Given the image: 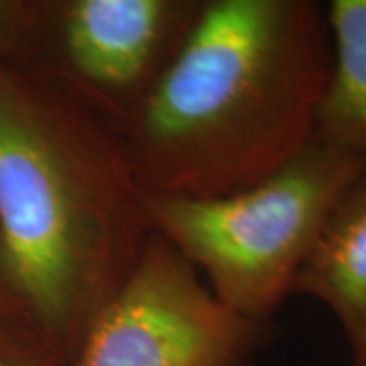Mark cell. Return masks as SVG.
<instances>
[{
	"label": "cell",
	"instance_id": "obj_1",
	"mask_svg": "<svg viewBox=\"0 0 366 366\" xmlns=\"http://www.w3.org/2000/svg\"><path fill=\"white\" fill-rule=\"evenodd\" d=\"M151 232L124 132L47 71L14 67L0 90V262L76 366Z\"/></svg>",
	"mask_w": 366,
	"mask_h": 366
},
{
	"label": "cell",
	"instance_id": "obj_2",
	"mask_svg": "<svg viewBox=\"0 0 366 366\" xmlns=\"http://www.w3.org/2000/svg\"><path fill=\"white\" fill-rule=\"evenodd\" d=\"M332 71L315 0H204L179 53L124 127L147 196L247 189L312 143Z\"/></svg>",
	"mask_w": 366,
	"mask_h": 366
},
{
	"label": "cell",
	"instance_id": "obj_3",
	"mask_svg": "<svg viewBox=\"0 0 366 366\" xmlns=\"http://www.w3.org/2000/svg\"><path fill=\"white\" fill-rule=\"evenodd\" d=\"M366 159L312 139L267 179L220 197L147 196L151 230L234 314L271 322Z\"/></svg>",
	"mask_w": 366,
	"mask_h": 366
},
{
	"label": "cell",
	"instance_id": "obj_4",
	"mask_svg": "<svg viewBox=\"0 0 366 366\" xmlns=\"http://www.w3.org/2000/svg\"><path fill=\"white\" fill-rule=\"evenodd\" d=\"M204 0H37L19 66L39 67L124 132Z\"/></svg>",
	"mask_w": 366,
	"mask_h": 366
},
{
	"label": "cell",
	"instance_id": "obj_5",
	"mask_svg": "<svg viewBox=\"0 0 366 366\" xmlns=\"http://www.w3.org/2000/svg\"><path fill=\"white\" fill-rule=\"evenodd\" d=\"M277 336L271 322L234 314L157 232L92 324L78 366H232Z\"/></svg>",
	"mask_w": 366,
	"mask_h": 366
},
{
	"label": "cell",
	"instance_id": "obj_6",
	"mask_svg": "<svg viewBox=\"0 0 366 366\" xmlns=\"http://www.w3.org/2000/svg\"><path fill=\"white\" fill-rule=\"evenodd\" d=\"M293 293L324 303L340 324L352 366H366V169L332 209Z\"/></svg>",
	"mask_w": 366,
	"mask_h": 366
},
{
	"label": "cell",
	"instance_id": "obj_7",
	"mask_svg": "<svg viewBox=\"0 0 366 366\" xmlns=\"http://www.w3.org/2000/svg\"><path fill=\"white\" fill-rule=\"evenodd\" d=\"M332 71L315 114V139L366 159V0H330Z\"/></svg>",
	"mask_w": 366,
	"mask_h": 366
},
{
	"label": "cell",
	"instance_id": "obj_8",
	"mask_svg": "<svg viewBox=\"0 0 366 366\" xmlns=\"http://www.w3.org/2000/svg\"><path fill=\"white\" fill-rule=\"evenodd\" d=\"M0 366H76L66 346L29 314L0 315Z\"/></svg>",
	"mask_w": 366,
	"mask_h": 366
},
{
	"label": "cell",
	"instance_id": "obj_9",
	"mask_svg": "<svg viewBox=\"0 0 366 366\" xmlns=\"http://www.w3.org/2000/svg\"><path fill=\"white\" fill-rule=\"evenodd\" d=\"M33 13L35 0H0V90L13 76Z\"/></svg>",
	"mask_w": 366,
	"mask_h": 366
},
{
	"label": "cell",
	"instance_id": "obj_10",
	"mask_svg": "<svg viewBox=\"0 0 366 366\" xmlns=\"http://www.w3.org/2000/svg\"><path fill=\"white\" fill-rule=\"evenodd\" d=\"M13 314H26L21 307V303L16 301L14 293L11 291V285L4 277L2 271V262H0V315H13Z\"/></svg>",
	"mask_w": 366,
	"mask_h": 366
},
{
	"label": "cell",
	"instance_id": "obj_11",
	"mask_svg": "<svg viewBox=\"0 0 366 366\" xmlns=\"http://www.w3.org/2000/svg\"><path fill=\"white\" fill-rule=\"evenodd\" d=\"M232 366H250L249 362H240V365H232Z\"/></svg>",
	"mask_w": 366,
	"mask_h": 366
}]
</instances>
